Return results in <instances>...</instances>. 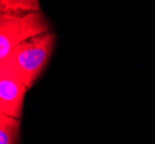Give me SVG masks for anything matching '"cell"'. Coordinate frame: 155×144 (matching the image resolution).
I'll return each instance as SVG.
<instances>
[{"label":"cell","instance_id":"1","mask_svg":"<svg viewBox=\"0 0 155 144\" xmlns=\"http://www.w3.org/2000/svg\"><path fill=\"white\" fill-rule=\"evenodd\" d=\"M54 44L56 36L51 31L23 42L0 60V75L18 80L30 89L50 61Z\"/></svg>","mask_w":155,"mask_h":144},{"label":"cell","instance_id":"2","mask_svg":"<svg viewBox=\"0 0 155 144\" xmlns=\"http://www.w3.org/2000/svg\"><path fill=\"white\" fill-rule=\"evenodd\" d=\"M50 33V23L42 12L0 13V60L23 42Z\"/></svg>","mask_w":155,"mask_h":144},{"label":"cell","instance_id":"3","mask_svg":"<svg viewBox=\"0 0 155 144\" xmlns=\"http://www.w3.org/2000/svg\"><path fill=\"white\" fill-rule=\"evenodd\" d=\"M27 91L28 88L22 82L0 75V114L20 120Z\"/></svg>","mask_w":155,"mask_h":144},{"label":"cell","instance_id":"4","mask_svg":"<svg viewBox=\"0 0 155 144\" xmlns=\"http://www.w3.org/2000/svg\"><path fill=\"white\" fill-rule=\"evenodd\" d=\"M20 128L19 119L0 114V144H19Z\"/></svg>","mask_w":155,"mask_h":144},{"label":"cell","instance_id":"5","mask_svg":"<svg viewBox=\"0 0 155 144\" xmlns=\"http://www.w3.org/2000/svg\"><path fill=\"white\" fill-rule=\"evenodd\" d=\"M41 12L39 0H0V13Z\"/></svg>","mask_w":155,"mask_h":144}]
</instances>
